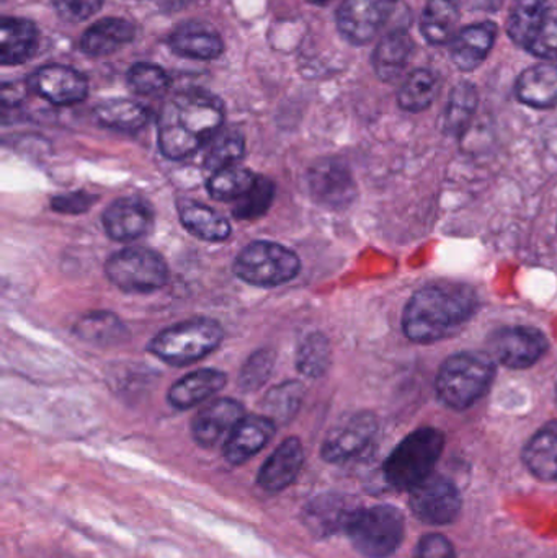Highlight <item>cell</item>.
<instances>
[{"label": "cell", "mask_w": 557, "mask_h": 558, "mask_svg": "<svg viewBox=\"0 0 557 558\" xmlns=\"http://www.w3.org/2000/svg\"><path fill=\"white\" fill-rule=\"evenodd\" d=\"M225 107L215 95L185 90L164 104L157 140L164 157L182 160L202 149L221 131Z\"/></svg>", "instance_id": "obj_1"}, {"label": "cell", "mask_w": 557, "mask_h": 558, "mask_svg": "<svg viewBox=\"0 0 557 558\" xmlns=\"http://www.w3.org/2000/svg\"><path fill=\"white\" fill-rule=\"evenodd\" d=\"M476 291L464 282L441 281L419 289L405 305L402 328L415 343H434L457 333L476 314Z\"/></svg>", "instance_id": "obj_2"}, {"label": "cell", "mask_w": 557, "mask_h": 558, "mask_svg": "<svg viewBox=\"0 0 557 558\" xmlns=\"http://www.w3.org/2000/svg\"><path fill=\"white\" fill-rule=\"evenodd\" d=\"M496 360L487 351H461L441 364L435 380L438 399L455 410H467L493 386Z\"/></svg>", "instance_id": "obj_3"}, {"label": "cell", "mask_w": 557, "mask_h": 558, "mask_svg": "<svg viewBox=\"0 0 557 558\" xmlns=\"http://www.w3.org/2000/svg\"><path fill=\"white\" fill-rule=\"evenodd\" d=\"M445 448V436L437 428H421L405 436L383 465L386 481L398 490H412L434 474Z\"/></svg>", "instance_id": "obj_4"}, {"label": "cell", "mask_w": 557, "mask_h": 558, "mask_svg": "<svg viewBox=\"0 0 557 558\" xmlns=\"http://www.w3.org/2000/svg\"><path fill=\"white\" fill-rule=\"evenodd\" d=\"M222 340V327L213 318L180 322L157 333L149 351L170 366H189L215 351Z\"/></svg>", "instance_id": "obj_5"}, {"label": "cell", "mask_w": 557, "mask_h": 558, "mask_svg": "<svg viewBox=\"0 0 557 558\" xmlns=\"http://www.w3.org/2000/svg\"><path fill=\"white\" fill-rule=\"evenodd\" d=\"M404 517L391 505L359 508L353 514L347 536L353 547L366 558H388L404 539Z\"/></svg>", "instance_id": "obj_6"}, {"label": "cell", "mask_w": 557, "mask_h": 558, "mask_svg": "<svg viewBox=\"0 0 557 558\" xmlns=\"http://www.w3.org/2000/svg\"><path fill=\"white\" fill-rule=\"evenodd\" d=\"M300 270L301 262L293 251L267 241L252 242L234 262V274L258 288L284 284Z\"/></svg>", "instance_id": "obj_7"}, {"label": "cell", "mask_w": 557, "mask_h": 558, "mask_svg": "<svg viewBox=\"0 0 557 558\" xmlns=\"http://www.w3.org/2000/svg\"><path fill=\"white\" fill-rule=\"evenodd\" d=\"M105 274L121 291L136 294L157 291L169 281V267L162 255L144 247L124 248L111 255Z\"/></svg>", "instance_id": "obj_8"}, {"label": "cell", "mask_w": 557, "mask_h": 558, "mask_svg": "<svg viewBox=\"0 0 557 558\" xmlns=\"http://www.w3.org/2000/svg\"><path fill=\"white\" fill-rule=\"evenodd\" d=\"M378 435V418L372 412H359L337 423L324 439L320 456L330 464H346L362 458Z\"/></svg>", "instance_id": "obj_9"}, {"label": "cell", "mask_w": 557, "mask_h": 558, "mask_svg": "<svg viewBox=\"0 0 557 558\" xmlns=\"http://www.w3.org/2000/svg\"><path fill=\"white\" fill-rule=\"evenodd\" d=\"M409 505L415 518L432 526L453 523L461 511V495L457 485L441 475L432 474L412 488Z\"/></svg>", "instance_id": "obj_10"}, {"label": "cell", "mask_w": 557, "mask_h": 558, "mask_svg": "<svg viewBox=\"0 0 557 558\" xmlns=\"http://www.w3.org/2000/svg\"><path fill=\"white\" fill-rule=\"evenodd\" d=\"M487 344V353L510 369H526L533 366L548 350L545 335L538 328L523 325L499 328L491 335Z\"/></svg>", "instance_id": "obj_11"}, {"label": "cell", "mask_w": 557, "mask_h": 558, "mask_svg": "<svg viewBox=\"0 0 557 558\" xmlns=\"http://www.w3.org/2000/svg\"><path fill=\"white\" fill-rule=\"evenodd\" d=\"M396 7L398 0H346L337 10V28L352 45H368L395 15Z\"/></svg>", "instance_id": "obj_12"}, {"label": "cell", "mask_w": 557, "mask_h": 558, "mask_svg": "<svg viewBox=\"0 0 557 558\" xmlns=\"http://www.w3.org/2000/svg\"><path fill=\"white\" fill-rule=\"evenodd\" d=\"M307 186L317 205L334 211L349 208L356 198V183L347 163L336 159L317 162L310 170Z\"/></svg>", "instance_id": "obj_13"}, {"label": "cell", "mask_w": 557, "mask_h": 558, "mask_svg": "<svg viewBox=\"0 0 557 558\" xmlns=\"http://www.w3.org/2000/svg\"><path fill=\"white\" fill-rule=\"evenodd\" d=\"M29 90L49 104L68 107L85 100L88 82L84 74L61 64H48L36 69L28 77Z\"/></svg>", "instance_id": "obj_14"}, {"label": "cell", "mask_w": 557, "mask_h": 558, "mask_svg": "<svg viewBox=\"0 0 557 558\" xmlns=\"http://www.w3.org/2000/svg\"><path fill=\"white\" fill-rule=\"evenodd\" d=\"M244 416V407L238 400H213L193 418V439L202 448H213L222 439H228Z\"/></svg>", "instance_id": "obj_15"}, {"label": "cell", "mask_w": 557, "mask_h": 558, "mask_svg": "<svg viewBox=\"0 0 557 558\" xmlns=\"http://www.w3.org/2000/svg\"><path fill=\"white\" fill-rule=\"evenodd\" d=\"M105 231L118 242L144 238L154 225V211L149 203L141 198H120L104 213Z\"/></svg>", "instance_id": "obj_16"}, {"label": "cell", "mask_w": 557, "mask_h": 558, "mask_svg": "<svg viewBox=\"0 0 557 558\" xmlns=\"http://www.w3.org/2000/svg\"><path fill=\"white\" fill-rule=\"evenodd\" d=\"M356 510L352 500L342 495H319L303 508L301 521L313 536L329 537L340 531L347 533Z\"/></svg>", "instance_id": "obj_17"}, {"label": "cell", "mask_w": 557, "mask_h": 558, "mask_svg": "<svg viewBox=\"0 0 557 558\" xmlns=\"http://www.w3.org/2000/svg\"><path fill=\"white\" fill-rule=\"evenodd\" d=\"M275 429L277 426L268 416L245 415L231 436L226 439L225 451H222L226 461L232 465L244 464L270 442Z\"/></svg>", "instance_id": "obj_18"}, {"label": "cell", "mask_w": 557, "mask_h": 558, "mask_svg": "<svg viewBox=\"0 0 557 558\" xmlns=\"http://www.w3.org/2000/svg\"><path fill=\"white\" fill-rule=\"evenodd\" d=\"M304 464V449L300 438L284 439L270 458L262 465L257 475V484L270 494H278L290 487Z\"/></svg>", "instance_id": "obj_19"}, {"label": "cell", "mask_w": 557, "mask_h": 558, "mask_svg": "<svg viewBox=\"0 0 557 558\" xmlns=\"http://www.w3.org/2000/svg\"><path fill=\"white\" fill-rule=\"evenodd\" d=\"M497 26L493 22L474 23L451 39L450 56L460 71L471 72L480 68L493 51Z\"/></svg>", "instance_id": "obj_20"}, {"label": "cell", "mask_w": 557, "mask_h": 558, "mask_svg": "<svg viewBox=\"0 0 557 558\" xmlns=\"http://www.w3.org/2000/svg\"><path fill=\"white\" fill-rule=\"evenodd\" d=\"M169 46L175 54L199 61H211L225 51L221 35L208 23L185 22L169 36Z\"/></svg>", "instance_id": "obj_21"}, {"label": "cell", "mask_w": 557, "mask_h": 558, "mask_svg": "<svg viewBox=\"0 0 557 558\" xmlns=\"http://www.w3.org/2000/svg\"><path fill=\"white\" fill-rule=\"evenodd\" d=\"M414 41L408 33V26H396L386 33L373 52V69L382 81L395 82L409 64Z\"/></svg>", "instance_id": "obj_22"}, {"label": "cell", "mask_w": 557, "mask_h": 558, "mask_svg": "<svg viewBox=\"0 0 557 558\" xmlns=\"http://www.w3.org/2000/svg\"><path fill=\"white\" fill-rule=\"evenodd\" d=\"M548 0H516L507 20V33L520 48L530 49L548 23Z\"/></svg>", "instance_id": "obj_23"}, {"label": "cell", "mask_w": 557, "mask_h": 558, "mask_svg": "<svg viewBox=\"0 0 557 558\" xmlns=\"http://www.w3.org/2000/svg\"><path fill=\"white\" fill-rule=\"evenodd\" d=\"M134 35H136V29H134L133 23L110 16V19L94 23L82 35L81 49L92 58H101V56L113 54L118 49L133 41Z\"/></svg>", "instance_id": "obj_24"}, {"label": "cell", "mask_w": 557, "mask_h": 558, "mask_svg": "<svg viewBox=\"0 0 557 558\" xmlns=\"http://www.w3.org/2000/svg\"><path fill=\"white\" fill-rule=\"evenodd\" d=\"M38 45L35 23L16 16L0 22V61L3 65H19L32 58Z\"/></svg>", "instance_id": "obj_25"}, {"label": "cell", "mask_w": 557, "mask_h": 558, "mask_svg": "<svg viewBox=\"0 0 557 558\" xmlns=\"http://www.w3.org/2000/svg\"><path fill=\"white\" fill-rule=\"evenodd\" d=\"M228 376L218 369H199L177 380L169 390L170 405L179 410L192 409L218 393Z\"/></svg>", "instance_id": "obj_26"}, {"label": "cell", "mask_w": 557, "mask_h": 558, "mask_svg": "<svg viewBox=\"0 0 557 558\" xmlns=\"http://www.w3.org/2000/svg\"><path fill=\"white\" fill-rule=\"evenodd\" d=\"M516 95L532 108H552L557 105V65L536 64L525 69L517 78Z\"/></svg>", "instance_id": "obj_27"}, {"label": "cell", "mask_w": 557, "mask_h": 558, "mask_svg": "<svg viewBox=\"0 0 557 558\" xmlns=\"http://www.w3.org/2000/svg\"><path fill=\"white\" fill-rule=\"evenodd\" d=\"M523 462L543 482H557V422L543 426L525 446Z\"/></svg>", "instance_id": "obj_28"}, {"label": "cell", "mask_w": 557, "mask_h": 558, "mask_svg": "<svg viewBox=\"0 0 557 558\" xmlns=\"http://www.w3.org/2000/svg\"><path fill=\"white\" fill-rule=\"evenodd\" d=\"M458 0H427L421 19V32L431 45H447L455 38L460 22Z\"/></svg>", "instance_id": "obj_29"}, {"label": "cell", "mask_w": 557, "mask_h": 558, "mask_svg": "<svg viewBox=\"0 0 557 558\" xmlns=\"http://www.w3.org/2000/svg\"><path fill=\"white\" fill-rule=\"evenodd\" d=\"M180 222L190 234L206 242H222L231 234L228 219L199 203H183L180 208Z\"/></svg>", "instance_id": "obj_30"}, {"label": "cell", "mask_w": 557, "mask_h": 558, "mask_svg": "<svg viewBox=\"0 0 557 558\" xmlns=\"http://www.w3.org/2000/svg\"><path fill=\"white\" fill-rule=\"evenodd\" d=\"M94 114L101 126L124 133H136L149 121L147 108L128 98L101 101L95 107Z\"/></svg>", "instance_id": "obj_31"}, {"label": "cell", "mask_w": 557, "mask_h": 558, "mask_svg": "<svg viewBox=\"0 0 557 558\" xmlns=\"http://www.w3.org/2000/svg\"><path fill=\"white\" fill-rule=\"evenodd\" d=\"M440 90V77L432 69H415L398 92L399 107L409 113L427 110Z\"/></svg>", "instance_id": "obj_32"}, {"label": "cell", "mask_w": 557, "mask_h": 558, "mask_svg": "<svg viewBox=\"0 0 557 558\" xmlns=\"http://www.w3.org/2000/svg\"><path fill=\"white\" fill-rule=\"evenodd\" d=\"M74 333L82 340L95 344H118L130 338L128 328L120 317L105 311L88 312L78 318Z\"/></svg>", "instance_id": "obj_33"}, {"label": "cell", "mask_w": 557, "mask_h": 558, "mask_svg": "<svg viewBox=\"0 0 557 558\" xmlns=\"http://www.w3.org/2000/svg\"><path fill=\"white\" fill-rule=\"evenodd\" d=\"M477 90L471 82L455 85L444 114V131L450 136H463L477 110Z\"/></svg>", "instance_id": "obj_34"}, {"label": "cell", "mask_w": 557, "mask_h": 558, "mask_svg": "<svg viewBox=\"0 0 557 558\" xmlns=\"http://www.w3.org/2000/svg\"><path fill=\"white\" fill-rule=\"evenodd\" d=\"M245 154V140L241 131L221 130L211 141L205 156V169L211 173L238 166Z\"/></svg>", "instance_id": "obj_35"}, {"label": "cell", "mask_w": 557, "mask_h": 558, "mask_svg": "<svg viewBox=\"0 0 557 558\" xmlns=\"http://www.w3.org/2000/svg\"><path fill=\"white\" fill-rule=\"evenodd\" d=\"M257 177L252 170L239 166L219 170V172L211 173V179H209V196L218 202H238L254 186Z\"/></svg>", "instance_id": "obj_36"}, {"label": "cell", "mask_w": 557, "mask_h": 558, "mask_svg": "<svg viewBox=\"0 0 557 558\" xmlns=\"http://www.w3.org/2000/svg\"><path fill=\"white\" fill-rule=\"evenodd\" d=\"M304 387L298 380L280 384L274 387L265 397V416L275 423H287L296 415L303 402Z\"/></svg>", "instance_id": "obj_37"}, {"label": "cell", "mask_w": 557, "mask_h": 558, "mask_svg": "<svg viewBox=\"0 0 557 558\" xmlns=\"http://www.w3.org/2000/svg\"><path fill=\"white\" fill-rule=\"evenodd\" d=\"M330 364L329 340L323 333H311L298 350L296 366L304 376L320 377Z\"/></svg>", "instance_id": "obj_38"}, {"label": "cell", "mask_w": 557, "mask_h": 558, "mask_svg": "<svg viewBox=\"0 0 557 558\" xmlns=\"http://www.w3.org/2000/svg\"><path fill=\"white\" fill-rule=\"evenodd\" d=\"M275 198V183L267 177H257L254 186L235 202L234 216L238 219H257L270 209Z\"/></svg>", "instance_id": "obj_39"}, {"label": "cell", "mask_w": 557, "mask_h": 558, "mask_svg": "<svg viewBox=\"0 0 557 558\" xmlns=\"http://www.w3.org/2000/svg\"><path fill=\"white\" fill-rule=\"evenodd\" d=\"M128 84L136 94L154 97L169 88L170 77L159 65L140 62L128 71Z\"/></svg>", "instance_id": "obj_40"}, {"label": "cell", "mask_w": 557, "mask_h": 558, "mask_svg": "<svg viewBox=\"0 0 557 558\" xmlns=\"http://www.w3.org/2000/svg\"><path fill=\"white\" fill-rule=\"evenodd\" d=\"M275 356L270 350H261L249 357L239 376V386L242 390H257L267 383L274 369Z\"/></svg>", "instance_id": "obj_41"}, {"label": "cell", "mask_w": 557, "mask_h": 558, "mask_svg": "<svg viewBox=\"0 0 557 558\" xmlns=\"http://www.w3.org/2000/svg\"><path fill=\"white\" fill-rule=\"evenodd\" d=\"M56 12L68 23H81L90 19L104 7L105 0H52Z\"/></svg>", "instance_id": "obj_42"}, {"label": "cell", "mask_w": 557, "mask_h": 558, "mask_svg": "<svg viewBox=\"0 0 557 558\" xmlns=\"http://www.w3.org/2000/svg\"><path fill=\"white\" fill-rule=\"evenodd\" d=\"M97 202V196L87 192L64 193L51 199V209L64 215H84Z\"/></svg>", "instance_id": "obj_43"}, {"label": "cell", "mask_w": 557, "mask_h": 558, "mask_svg": "<svg viewBox=\"0 0 557 558\" xmlns=\"http://www.w3.org/2000/svg\"><path fill=\"white\" fill-rule=\"evenodd\" d=\"M414 558H457L453 544L440 534H428L422 537L415 549Z\"/></svg>", "instance_id": "obj_44"}, {"label": "cell", "mask_w": 557, "mask_h": 558, "mask_svg": "<svg viewBox=\"0 0 557 558\" xmlns=\"http://www.w3.org/2000/svg\"><path fill=\"white\" fill-rule=\"evenodd\" d=\"M529 52L540 56V58L555 59L557 58V19L549 15L548 23L543 29L540 38L536 39L533 48Z\"/></svg>", "instance_id": "obj_45"}, {"label": "cell", "mask_w": 557, "mask_h": 558, "mask_svg": "<svg viewBox=\"0 0 557 558\" xmlns=\"http://www.w3.org/2000/svg\"><path fill=\"white\" fill-rule=\"evenodd\" d=\"M477 7L481 9L491 10V12H497L502 7L504 0H476Z\"/></svg>", "instance_id": "obj_46"}, {"label": "cell", "mask_w": 557, "mask_h": 558, "mask_svg": "<svg viewBox=\"0 0 557 558\" xmlns=\"http://www.w3.org/2000/svg\"><path fill=\"white\" fill-rule=\"evenodd\" d=\"M311 3H316V5H324V3L330 2V0H310Z\"/></svg>", "instance_id": "obj_47"}]
</instances>
